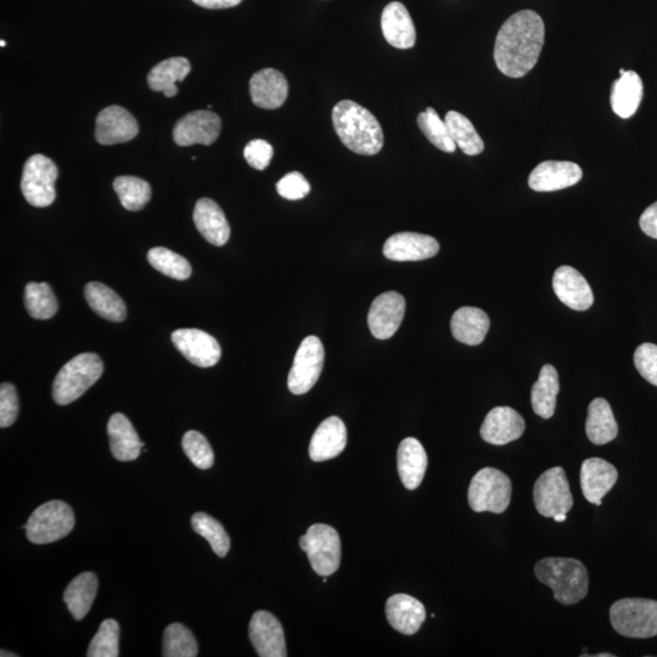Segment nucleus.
Instances as JSON below:
<instances>
[{
    "label": "nucleus",
    "mask_w": 657,
    "mask_h": 657,
    "mask_svg": "<svg viewBox=\"0 0 657 657\" xmlns=\"http://www.w3.org/2000/svg\"><path fill=\"white\" fill-rule=\"evenodd\" d=\"M546 38L544 22L535 11L511 15L498 32L494 61L503 75L521 78L536 66Z\"/></svg>",
    "instance_id": "obj_1"
},
{
    "label": "nucleus",
    "mask_w": 657,
    "mask_h": 657,
    "mask_svg": "<svg viewBox=\"0 0 657 657\" xmlns=\"http://www.w3.org/2000/svg\"><path fill=\"white\" fill-rule=\"evenodd\" d=\"M336 134L347 149L358 155L379 154L384 146V132L376 117L352 100H341L333 109Z\"/></svg>",
    "instance_id": "obj_2"
},
{
    "label": "nucleus",
    "mask_w": 657,
    "mask_h": 657,
    "mask_svg": "<svg viewBox=\"0 0 657 657\" xmlns=\"http://www.w3.org/2000/svg\"><path fill=\"white\" fill-rule=\"evenodd\" d=\"M535 575L544 586L553 589L554 598L563 605H575L586 598L589 577L586 566L572 558H546L538 561Z\"/></svg>",
    "instance_id": "obj_3"
},
{
    "label": "nucleus",
    "mask_w": 657,
    "mask_h": 657,
    "mask_svg": "<svg viewBox=\"0 0 657 657\" xmlns=\"http://www.w3.org/2000/svg\"><path fill=\"white\" fill-rule=\"evenodd\" d=\"M104 373V364L95 353H82L61 368L53 384V398L59 406L78 400L97 383Z\"/></svg>",
    "instance_id": "obj_4"
},
{
    "label": "nucleus",
    "mask_w": 657,
    "mask_h": 657,
    "mask_svg": "<svg viewBox=\"0 0 657 657\" xmlns=\"http://www.w3.org/2000/svg\"><path fill=\"white\" fill-rule=\"evenodd\" d=\"M614 630L627 638L645 639L657 636V602L653 599L625 598L610 609Z\"/></svg>",
    "instance_id": "obj_5"
},
{
    "label": "nucleus",
    "mask_w": 657,
    "mask_h": 657,
    "mask_svg": "<svg viewBox=\"0 0 657 657\" xmlns=\"http://www.w3.org/2000/svg\"><path fill=\"white\" fill-rule=\"evenodd\" d=\"M513 485L508 475L494 468L479 471L470 482L468 499L476 513L503 514L509 508Z\"/></svg>",
    "instance_id": "obj_6"
},
{
    "label": "nucleus",
    "mask_w": 657,
    "mask_h": 657,
    "mask_svg": "<svg viewBox=\"0 0 657 657\" xmlns=\"http://www.w3.org/2000/svg\"><path fill=\"white\" fill-rule=\"evenodd\" d=\"M75 514L69 504L63 501L44 503L33 511L26 530L28 541L35 544H48L65 538L75 527Z\"/></svg>",
    "instance_id": "obj_7"
},
{
    "label": "nucleus",
    "mask_w": 657,
    "mask_h": 657,
    "mask_svg": "<svg viewBox=\"0 0 657 657\" xmlns=\"http://www.w3.org/2000/svg\"><path fill=\"white\" fill-rule=\"evenodd\" d=\"M300 547L307 554L316 574L328 577L339 570L341 541L338 531L324 524H316L300 538Z\"/></svg>",
    "instance_id": "obj_8"
},
{
    "label": "nucleus",
    "mask_w": 657,
    "mask_h": 657,
    "mask_svg": "<svg viewBox=\"0 0 657 657\" xmlns=\"http://www.w3.org/2000/svg\"><path fill=\"white\" fill-rule=\"evenodd\" d=\"M533 502L544 518L569 513L574 507V497L563 468L554 466L538 477L533 487Z\"/></svg>",
    "instance_id": "obj_9"
},
{
    "label": "nucleus",
    "mask_w": 657,
    "mask_h": 657,
    "mask_svg": "<svg viewBox=\"0 0 657 657\" xmlns=\"http://www.w3.org/2000/svg\"><path fill=\"white\" fill-rule=\"evenodd\" d=\"M58 167L49 157L37 154L26 161L22 173L21 190L28 204L35 207H48L56 198L55 182Z\"/></svg>",
    "instance_id": "obj_10"
},
{
    "label": "nucleus",
    "mask_w": 657,
    "mask_h": 657,
    "mask_svg": "<svg viewBox=\"0 0 657 657\" xmlns=\"http://www.w3.org/2000/svg\"><path fill=\"white\" fill-rule=\"evenodd\" d=\"M324 346L317 336H307L296 352L288 386L294 395H305L317 384L324 365Z\"/></svg>",
    "instance_id": "obj_11"
},
{
    "label": "nucleus",
    "mask_w": 657,
    "mask_h": 657,
    "mask_svg": "<svg viewBox=\"0 0 657 657\" xmlns=\"http://www.w3.org/2000/svg\"><path fill=\"white\" fill-rule=\"evenodd\" d=\"M406 313V300L396 291L376 297L368 314L369 329L374 338L391 339L397 333Z\"/></svg>",
    "instance_id": "obj_12"
},
{
    "label": "nucleus",
    "mask_w": 657,
    "mask_h": 657,
    "mask_svg": "<svg viewBox=\"0 0 657 657\" xmlns=\"http://www.w3.org/2000/svg\"><path fill=\"white\" fill-rule=\"evenodd\" d=\"M173 345L200 368H210L221 359L222 350L218 341L206 331L199 329H178L171 336Z\"/></svg>",
    "instance_id": "obj_13"
},
{
    "label": "nucleus",
    "mask_w": 657,
    "mask_h": 657,
    "mask_svg": "<svg viewBox=\"0 0 657 657\" xmlns=\"http://www.w3.org/2000/svg\"><path fill=\"white\" fill-rule=\"evenodd\" d=\"M221 128V119L215 112L194 111L176 123L173 129V139L179 146L211 145L218 139Z\"/></svg>",
    "instance_id": "obj_14"
},
{
    "label": "nucleus",
    "mask_w": 657,
    "mask_h": 657,
    "mask_svg": "<svg viewBox=\"0 0 657 657\" xmlns=\"http://www.w3.org/2000/svg\"><path fill=\"white\" fill-rule=\"evenodd\" d=\"M249 636L258 656H288L282 623L271 612H255L250 622Z\"/></svg>",
    "instance_id": "obj_15"
},
{
    "label": "nucleus",
    "mask_w": 657,
    "mask_h": 657,
    "mask_svg": "<svg viewBox=\"0 0 657 657\" xmlns=\"http://www.w3.org/2000/svg\"><path fill=\"white\" fill-rule=\"evenodd\" d=\"M139 133L138 122L122 106L112 105L101 110L97 117L95 139L101 145L131 142Z\"/></svg>",
    "instance_id": "obj_16"
},
{
    "label": "nucleus",
    "mask_w": 657,
    "mask_h": 657,
    "mask_svg": "<svg viewBox=\"0 0 657 657\" xmlns=\"http://www.w3.org/2000/svg\"><path fill=\"white\" fill-rule=\"evenodd\" d=\"M583 177L582 168L570 161H544L533 170L529 185L538 193L574 187Z\"/></svg>",
    "instance_id": "obj_17"
},
{
    "label": "nucleus",
    "mask_w": 657,
    "mask_h": 657,
    "mask_svg": "<svg viewBox=\"0 0 657 657\" xmlns=\"http://www.w3.org/2000/svg\"><path fill=\"white\" fill-rule=\"evenodd\" d=\"M524 418L510 407H496L486 415L480 434L482 440L494 446H504L524 435Z\"/></svg>",
    "instance_id": "obj_18"
},
{
    "label": "nucleus",
    "mask_w": 657,
    "mask_h": 657,
    "mask_svg": "<svg viewBox=\"0 0 657 657\" xmlns=\"http://www.w3.org/2000/svg\"><path fill=\"white\" fill-rule=\"evenodd\" d=\"M440 251V244L435 238L419 233H398L386 240L384 256L391 261H424L434 257Z\"/></svg>",
    "instance_id": "obj_19"
},
{
    "label": "nucleus",
    "mask_w": 657,
    "mask_h": 657,
    "mask_svg": "<svg viewBox=\"0 0 657 657\" xmlns=\"http://www.w3.org/2000/svg\"><path fill=\"white\" fill-rule=\"evenodd\" d=\"M553 289L558 299L574 311H587L593 306L594 295L591 285L577 269L559 267L554 273Z\"/></svg>",
    "instance_id": "obj_20"
},
{
    "label": "nucleus",
    "mask_w": 657,
    "mask_h": 657,
    "mask_svg": "<svg viewBox=\"0 0 657 657\" xmlns=\"http://www.w3.org/2000/svg\"><path fill=\"white\" fill-rule=\"evenodd\" d=\"M619 471L602 458H589L581 466V488L589 503L602 505L603 498L615 486Z\"/></svg>",
    "instance_id": "obj_21"
},
{
    "label": "nucleus",
    "mask_w": 657,
    "mask_h": 657,
    "mask_svg": "<svg viewBox=\"0 0 657 657\" xmlns=\"http://www.w3.org/2000/svg\"><path fill=\"white\" fill-rule=\"evenodd\" d=\"M251 99L258 108L279 109L289 95V83L282 72L265 69L255 73L250 81Z\"/></svg>",
    "instance_id": "obj_22"
},
{
    "label": "nucleus",
    "mask_w": 657,
    "mask_h": 657,
    "mask_svg": "<svg viewBox=\"0 0 657 657\" xmlns=\"http://www.w3.org/2000/svg\"><path fill=\"white\" fill-rule=\"evenodd\" d=\"M381 28L384 37L392 47L411 49L417 41V31L411 14L402 3L392 2L386 5L381 16Z\"/></svg>",
    "instance_id": "obj_23"
},
{
    "label": "nucleus",
    "mask_w": 657,
    "mask_h": 657,
    "mask_svg": "<svg viewBox=\"0 0 657 657\" xmlns=\"http://www.w3.org/2000/svg\"><path fill=\"white\" fill-rule=\"evenodd\" d=\"M386 617L397 632L413 636L426 619L425 606L407 594L392 595L386 603Z\"/></svg>",
    "instance_id": "obj_24"
},
{
    "label": "nucleus",
    "mask_w": 657,
    "mask_h": 657,
    "mask_svg": "<svg viewBox=\"0 0 657 657\" xmlns=\"http://www.w3.org/2000/svg\"><path fill=\"white\" fill-rule=\"evenodd\" d=\"M347 445V429L338 417L325 419L311 440L310 457L313 462H325L340 456Z\"/></svg>",
    "instance_id": "obj_25"
},
{
    "label": "nucleus",
    "mask_w": 657,
    "mask_h": 657,
    "mask_svg": "<svg viewBox=\"0 0 657 657\" xmlns=\"http://www.w3.org/2000/svg\"><path fill=\"white\" fill-rule=\"evenodd\" d=\"M397 465L404 487L411 491L417 490L428 469V454L417 438L408 437L401 442Z\"/></svg>",
    "instance_id": "obj_26"
},
{
    "label": "nucleus",
    "mask_w": 657,
    "mask_h": 657,
    "mask_svg": "<svg viewBox=\"0 0 657 657\" xmlns=\"http://www.w3.org/2000/svg\"><path fill=\"white\" fill-rule=\"evenodd\" d=\"M194 223L202 237L210 244L223 246L230 238V227L226 215L215 201L201 199L196 202Z\"/></svg>",
    "instance_id": "obj_27"
},
{
    "label": "nucleus",
    "mask_w": 657,
    "mask_h": 657,
    "mask_svg": "<svg viewBox=\"0 0 657 657\" xmlns=\"http://www.w3.org/2000/svg\"><path fill=\"white\" fill-rule=\"evenodd\" d=\"M108 435L112 456L120 462L136 460L144 443L140 441L131 421L121 413L112 415L108 424Z\"/></svg>",
    "instance_id": "obj_28"
},
{
    "label": "nucleus",
    "mask_w": 657,
    "mask_h": 657,
    "mask_svg": "<svg viewBox=\"0 0 657 657\" xmlns=\"http://www.w3.org/2000/svg\"><path fill=\"white\" fill-rule=\"evenodd\" d=\"M490 325L487 314L476 307L459 308L451 320L454 339L469 346L482 344L490 330Z\"/></svg>",
    "instance_id": "obj_29"
},
{
    "label": "nucleus",
    "mask_w": 657,
    "mask_h": 657,
    "mask_svg": "<svg viewBox=\"0 0 657 657\" xmlns=\"http://www.w3.org/2000/svg\"><path fill=\"white\" fill-rule=\"evenodd\" d=\"M643 81L637 72L626 71L612 84L611 108L621 119H630L636 114L643 100Z\"/></svg>",
    "instance_id": "obj_30"
},
{
    "label": "nucleus",
    "mask_w": 657,
    "mask_h": 657,
    "mask_svg": "<svg viewBox=\"0 0 657 657\" xmlns=\"http://www.w3.org/2000/svg\"><path fill=\"white\" fill-rule=\"evenodd\" d=\"M586 434L593 445L603 446L619 435V425L612 413L610 403L604 398H595L589 404Z\"/></svg>",
    "instance_id": "obj_31"
},
{
    "label": "nucleus",
    "mask_w": 657,
    "mask_h": 657,
    "mask_svg": "<svg viewBox=\"0 0 657 657\" xmlns=\"http://www.w3.org/2000/svg\"><path fill=\"white\" fill-rule=\"evenodd\" d=\"M190 71V61L182 56L161 61L149 72V87L151 91L162 92L165 97L173 98L178 93L176 83L184 81Z\"/></svg>",
    "instance_id": "obj_32"
},
{
    "label": "nucleus",
    "mask_w": 657,
    "mask_h": 657,
    "mask_svg": "<svg viewBox=\"0 0 657 657\" xmlns=\"http://www.w3.org/2000/svg\"><path fill=\"white\" fill-rule=\"evenodd\" d=\"M98 578L93 572H83L70 582L64 593V602L73 619L81 621L91 610L98 592Z\"/></svg>",
    "instance_id": "obj_33"
},
{
    "label": "nucleus",
    "mask_w": 657,
    "mask_h": 657,
    "mask_svg": "<svg viewBox=\"0 0 657 657\" xmlns=\"http://www.w3.org/2000/svg\"><path fill=\"white\" fill-rule=\"evenodd\" d=\"M560 391L559 374L553 365L547 364L541 369L537 383L532 386L531 403L533 412L538 417L550 419L557 407V396Z\"/></svg>",
    "instance_id": "obj_34"
},
{
    "label": "nucleus",
    "mask_w": 657,
    "mask_h": 657,
    "mask_svg": "<svg viewBox=\"0 0 657 657\" xmlns=\"http://www.w3.org/2000/svg\"><path fill=\"white\" fill-rule=\"evenodd\" d=\"M84 295H86L88 305L100 317L115 323H121L126 319L125 302L108 286L97 282L89 283L84 289Z\"/></svg>",
    "instance_id": "obj_35"
},
{
    "label": "nucleus",
    "mask_w": 657,
    "mask_h": 657,
    "mask_svg": "<svg viewBox=\"0 0 657 657\" xmlns=\"http://www.w3.org/2000/svg\"><path fill=\"white\" fill-rule=\"evenodd\" d=\"M445 122L454 143L469 156L480 155L485 149L484 140L477 133L473 123L458 111L447 112Z\"/></svg>",
    "instance_id": "obj_36"
},
{
    "label": "nucleus",
    "mask_w": 657,
    "mask_h": 657,
    "mask_svg": "<svg viewBox=\"0 0 657 657\" xmlns=\"http://www.w3.org/2000/svg\"><path fill=\"white\" fill-rule=\"evenodd\" d=\"M114 189L121 205L128 211L143 210L151 199V187L144 179L132 176L117 177Z\"/></svg>",
    "instance_id": "obj_37"
},
{
    "label": "nucleus",
    "mask_w": 657,
    "mask_h": 657,
    "mask_svg": "<svg viewBox=\"0 0 657 657\" xmlns=\"http://www.w3.org/2000/svg\"><path fill=\"white\" fill-rule=\"evenodd\" d=\"M25 305L30 316L39 320L53 318L58 312V301L47 283H28L25 289Z\"/></svg>",
    "instance_id": "obj_38"
},
{
    "label": "nucleus",
    "mask_w": 657,
    "mask_h": 657,
    "mask_svg": "<svg viewBox=\"0 0 657 657\" xmlns=\"http://www.w3.org/2000/svg\"><path fill=\"white\" fill-rule=\"evenodd\" d=\"M418 126L424 136L429 139L437 149L452 154L457 149V144L449 133L447 123L441 120L435 109L428 108L418 116Z\"/></svg>",
    "instance_id": "obj_39"
},
{
    "label": "nucleus",
    "mask_w": 657,
    "mask_h": 657,
    "mask_svg": "<svg viewBox=\"0 0 657 657\" xmlns=\"http://www.w3.org/2000/svg\"><path fill=\"white\" fill-rule=\"evenodd\" d=\"M193 530L204 537L219 558H224L230 550V538L221 522L205 513H196L192 518Z\"/></svg>",
    "instance_id": "obj_40"
},
{
    "label": "nucleus",
    "mask_w": 657,
    "mask_h": 657,
    "mask_svg": "<svg viewBox=\"0 0 657 657\" xmlns=\"http://www.w3.org/2000/svg\"><path fill=\"white\" fill-rule=\"evenodd\" d=\"M148 261L156 271L176 280H187L192 275V266L181 255L165 247H154L148 254Z\"/></svg>",
    "instance_id": "obj_41"
},
{
    "label": "nucleus",
    "mask_w": 657,
    "mask_h": 657,
    "mask_svg": "<svg viewBox=\"0 0 657 657\" xmlns=\"http://www.w3.org/2000/svg\"><path fill=\"white\" fill-rule=\"evenodd\" d=\"M199 648L194 634L181 623H172L166 628L164 634L165 657H195Z\"/></svg>",
    "instance_id": "obj_42"
},
{
    "label": "nucleus",
    "mask_w": 657,
    "mask_h": 657,
    "mask_svg": "<svg viewBox=\"0 0 657 657\" xmlns=\"http://www.w3.org/2000/svg\"><path fill=\"white\" fill-rule=\"evenodd\" d=\"M120 626L115 620H105L89 645V657H117L120 655Z\"/></svg>",
    "instance_id": "obj_43"
},
{
    "label": "nucleus",
    "mask_w": 657,
    "mask_h": 657,
    "mask_svg": "<svg viewBox=\"0 0 657 657\" xmlns=\"http://www.w3.org/2000/svg\"><path fill=\"white\" fill-rule=\"evenodd\" d=\"M182 446L184 453L196 468L201 470L212 468L215 454H213L209 441L200 432L188 431L183 437Z\"/></svg>",
    "instance_id": "obj_44"
},
{
    "label": "nucleus",
    "mask_w": 657,
    "mask_h": 657,
    "mask_svg": "<svg viewBox=\"0 0 657 657\" xmlns=\"http://www.w3.org/2000/svg\"><path fill=\"white\" fill-rule=\"evenodd\" d=\"M634 365L648 383L657 387V345H640L634 352Z\"/></svg>",
    "instance_id": "obj_45"
},
{
    "label": "nucleus",
    "mask_w": 657,
    "mask_h": 657,
    "mask_svg": "<svg viewBox=\"0 0 657 657\" xmlns=\"http://www.w3.org/2000/svg\"><path fill=\"white\" fill-rule=\"evenodd\" d=\"M280 196L286 200H301L311 192V185L300 172H291L277 183Z\"/></svg>",
    "instance_id": "obj_46"
},
{
    "label": "nucleus",
    "mask_w": 657,
    "mask_h": 657,
    "mask_svg": "<svg viewBox=\"0 0 657 657\" xmlns=\"http://www.w3.org/2000/svg\"><path fill=\"white\" fill-rule=\"evenodd\" d=\"M19 415L18 393L14 385L4 383L0 386V428H9Z\"/></svg>",
    "instance_id": "obj_47"
},
{
    "label": "nucleus",
    "mask_w": 657,
    "mask_h": 657,
    "mask_svg": "<svg viewBox=\"0 0 657 657\" xmlns=\"http://www.w3.org/2000/svg\"><path fill=\"white\" fill-rule=\"evenodd\" d=\"M273 146L266 140H252L245 146L244 156L247 164L257 171L266 170L273 159Z\"/></svg>",
    "instance_id": "obj_48"
},
{
    "label": "nucleus",
    "mask_w": 657,
    "mask_h": 657,
    "mask_svg": "<svg viewBox=\"0 0 657 657\" xmlns=\"http://www.w3.org/2000/svg\"><path fill=\"white\" fill-rule=\"evenodd\" d=\"M639 226L642 228L644 234L648 237L657 240V201L655 204L648 207L640 216Z\"/></svg>",
    "instance_id": "obj_49"
},
{
    "label": "nucleus",
    "mask_w": 657,
    "mask_h": 657,
    "mask_svg": "<svg viewBox=\"0 0 657 657\" xmlns=\"http://www.w3.org/2000/svg\"><path fill=\"white\" fill-rule=\"evenodd\" d=\"M196 5L205 9H228L237 7L243 0H193Z\"/></svg>",
    "instance_id": "obj_50"
},
{
    "label": "nucleus",
    "mask_w": 657,
    "mask_h": 657,
    "mask_svg": "<svg viewBox=\"0 0 657 657\" xmlns=\"http://www.w3.org/2000/svg\"><path fill=\"white\" fill-rule=\"evenodd\" d=\"M553 519L557 522H564V521H566L567 516H566V514H557V515L554 516Z\"/></svg>",
    "instance_id": "obj_51"
},
{
    "label": "nucleus",
    "mask_w": 657,
    "mask_h": 657,
    "mask_svg": "<svg viewBox=\"0 0 657 657\" xmlns=\"http://www.w3.org/2000/svg\"><path fill=\"white\" fill-rule=\"evenodd\" d=\"M0 656H2V657H8V656H11V657H18V655H16V654H9L8 651H4V650H2V654H0Z\"/></svg>",
    "instance_id": "obj_52"
},
{
    "label": "nucleus",
    "mask_w": 657,
    "mask_h": 657,
    "mask_svg": "<svg viewBox=\"0 0 657 657\" xmlns=\"http://www.w3.org/2000/svg\"><path fill=\"white\" fill-rule=\"evenodd\" d=\"M595 656H597V657H614L615 655H612V654H599V655H595Z\"/></svg>",
    "instance_id": "obj_53"
},
{
    "label": "nucleus",
    "mask_w": 657,
    "mask_h": 657,
    "mask_svg": "<svg viewBox=\"0 0 657 657\" xmlns=\"http://www.w3.org/2000/svg\"><path fill=\"white\" fill-rule=\"evenodd\" d=\"M0 46H2V47L7 46V42H4V41L0 42Z\"/></svg>",
    "instance_id": "obj_54"
},
{
    "label": "nucleus",
    "mask_w": 657,
    "mask_h": 657,
    "mask_svg": "<svg viewBox=\"0 0 657 657\" xmlns=\"http://www.w3.org/2000/svg\"><path fill=\"white\" fill-rule=\"evenodd\" d=\"M625 72H626V70H625V69H621V70H620V75L622 76V75H623V73H625Z\"/></svg>",
    "instance_id": "obj_55"
}]
</instances>
